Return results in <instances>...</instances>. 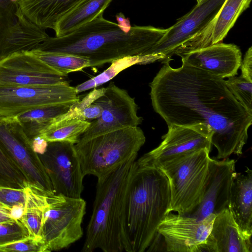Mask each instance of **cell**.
Masks as SVG:
<instances>
[{
    "instance_id": "cell-1",
    "label": "cell",
    "mask_w": 252,
    "mask_h": 252,
    "mask_svg": "<svg viewBox=\"0 0 252 252\" xmlns=\"http://www.w3.org/2000/svg\"><path fill=\"white\" fill-rule=\"evenodd\" d=\"M149 86L153 108L168 126H203L211 134L217 159L242 155L252 115L224 79L185 63L175 68L166 63Z\"/></svg>"
},
{
    "instance_id": "cell-2",
    "label": "cell",
    "mask_w": 252,
    "mask_h": 252,
    "mask_svg": "<svg viewBox=\"0 0 252 252\" xmlns=\"http://www.w3.org/2000/svg\"><path fill=\"white\" fill-rule=\"evenodd\" d=\"M166 30L134 26L126 31L101 14L63 36H49L36 48L84 57L90 67H98L126 57L146 55Z\"/></svg>"
},
{
    "instance_id": "cell-3",
    "label": "cell",
    "mask_w": 252,
    "mask_h": 252,
    "mask_svg": "<svg viewBox=\"0 0 252 252\" xmlns=\"http://www.w3.org/2000/svg\"><path fill=\"white\" fill-rule=\"evenodd\" d=\"M136 160L126 198L125 231L129 252H144L168 213L170 193L159 168L140 166Z\"/></svg>"
},
{
    "instance_id": "cell-4",
    "label": "cell",
    "mask_w": 252,
    "mask_h": 252,
    "mask_svg": "<svg viewBox=\"0 0 252 252\" xmlns=\"http://www.w3.org/2000/svg\"><path fill=\"white\" fill-rule=\"evenodd\" d=\"M137 155L97 179L82 252H129L125 231L126 198Z\"/></svg>"
},
{
    "instance_id": "cell-5",
    "label": "cell",
    "mask_w": 252,
    "mask_h": 252,
    "mask_svg": "<svg viewBox=\"0 0 252 252\" xmlns=\"http://www.w3.org/2000/svg\"><path fill=\"white\" fill-rule=\"evenodd\" d=\"M145 141L144 132L136 126L79 140L74 148L83 175L98 178L137 155Z\"/></svg>"
},
{
    "instance_id": "cell-6",
    "label": "cell",
    "mask_w": 252,
    "mask_h": 252,
    "mask_svg": "<svg viewBox=\"0 0 252 252\" xmlns=\"http://www.w3.org/2000/svg\"><path fill=\"white\" fill-rule=\"evenodd\" d=\"M210 151L203 149L157 167L168 181L170 193L168 213L176 212L187 215L200 204L205 189Z\"/></svg>"
},
{
    "instance_id": "cell-7",
    "label": "cell",
    "mask_w": 252,
    "mask_h": 252,
    "mask_svg": "<svg viewBox=\"0 0 252 252\" xmlns=\"http://www.w3.org/2000/svg\"><path fill=\"white\" fill-rule=\"evenodd\" d=\"M47 198L41 234L46 252H49L66 248L82 237L86 202L81 197L53 193H48Z\"/></svg>"
},
{
    "instance_id": "cell-8",
    "label": "cell",
    "mask_w": 252,
    "mask_h": 252,
    "mask_svg": "<svg viewBox=\"0 0 252 252\" xmlns=\"http://www.w3.org/2000/svg\"><path fill=\"white\" fill-rule=\"evenodd\" d=\"M80 100L68 82L29 87L0 86V119L15 117L38 107Z\"/></svg>"
},
{
    "instance_id": "cell-9",
    "label": "cell",
    "mask_w": 252,
    "mask_h": 252,
    "mask_svg": "<svg viewBox=\"0 0 252 252\" xmlns=\"http://www.w3.org/2000/svg\"><path fill=\"white\" fill-rule=\"evenodd\" d=\"M0 146L29 183L54 193L45 168L32 149L31 139L13 118L0 119Z\"/></svg>"
},
{
    "instance_id": "cell-10",
    "label": "cell",
    "mask_w": 252,
    "mask_h": 252,
    "mask_svg": "<svg viewBox=\"0 0 252 252\" xmlns=\"http://www.w3.org/2000/svg\"><path fill=\"white\" fill-rule=\"evenodd\" d=\"M51 181L54 193L81 197L84 178L74 144L67 142H48L46 150L38 154Z\"/></svg>"
},
{
    "instance_id": "cell-11",
    "label": "cell",
    "mask_w": 252,
    "mask_h": 252,
    "mask_svg": "<svg viewBox=\"0 0 252 252\" xmlns=\"http://www.w3.org/2000/svg\"><path fill=\"white\" fill-rule=\"evenodd\" d=\"M103 109L98 118L91 121L89 127L79 140H85L111 131L138 126L143 121L137 115L138 107L126 90L111 82L103 95L94 101Z\"/></svg>"
},
{
    "instance_id": "cell-12",
    "label": "cell",
    "mask_w": 252,
    "mask_h": 252,
    "mask_svg": "<svg viewBox=\"0 0 252 252\" xmlns=\"http://www.w3.org/2000/svg\"><path fill=\"white\" fill-rule=\"evenodd\" d=\"M225 0H202L188 13L178 19L146 55H160L162 63L183 44L200 33L214 19Z\"/></svg>"
},
{
    "instance_id": "cell-13",
    "label": "cell",
    "mask_w": 252,
    "mask_h": 252,
    "mask_svg": "<svg viewBox=\"0 0 252 252\" xmlns=\"http://www.w3.org/2000/svg\"><path fill=\"white\" fill-rule=\"evenodd\" d=\"M158 147L136 160L142 166L158 167L160 164L203 149H211V134L202 126H168Z\"/></svg>"
},
{
    "instance_id": "cell-14",
    "label": "cell",
    "mask_w": 252,
    "mask_h": 252,
    "mask_svg": "<svg viewBox=\"0 0 252 252\" xmlns=\"http://www.w3.org/2000/svg\"><path fill=\"white\" fill-rule=\"evenodd\" d=\"M65 77L31 51L15 52L0 59V86L50 85L66 82Z\"/></svg>"
},
{
    "instance_id": "cell-15",
    "label": "cell",
    "mask_w": 252,
    "mask_h": 252,
    "mask_svg": "<svg viewBox=\"0 0 252 252\" xmlns=\"http://www.w3.org/2000/svg\"><path fill=\"white\" fill-rule=\"evenodd\" d=\"M215 217L212 214L198 220L168 213L157 229L162 237L166 252H195L198 246L206 240Z\"/></svg>"
},
{
    "instance_id": "cell-16",
    "label": "cell",
    "mask_w": 252,
    "mask_h": 252,
    "mask_svg": "<svg viewBox=\"0 0 252 252\" xmlns=\"http://www.w3.org/2000/svg\"><path fill=\"white\" fill-rule=\"evenodd\" d=\"M235 165V160L228 158L221 160L210 158L202 199L195 209L185 216L201 220L229 208L231 188L236 173Z\"/></svg>"
},
{
    "instance_id": "cell-17",
    "label": "cell",
    "mask_w": 252,
    "mask_h": 252,
    "mask_svg": "<svg viewBox=\"0 0 252 252\" xmlns=\"http://www.w3.org/2000/svg\"><path fill=\"white\" fill-rule=\"evenodd\" d=\"M182 62L223 79L237 74L242 62L240 48L221 42L179 56Z\"/></svg>"
},
{
    "instance_id": "cell-18",
    "label": "cell",
    "mask_w": 252,
    "mask_h": 252,
    "mask_svg": "<svg viewBox=\"0 0 252 252\" xmlns=\"http://www.w3.org/2000/svg\"><path fill=\"white\" fill-rule=\"evenodd\" d=\"M252 252L251 237L245 235L229 209L216 215L206 240L195 252Z\"/></svg>"
},
{
    "instance_id": "cell-19",
    "label": "cell",
    "mask_w": 252,
    "mask_h": 252,
    "mask_svg": "<svg viewBox=\"0 0 252 252\" xmlns=\"http://www.w3.org/2000/svg\"><path fill=\"white\" fill-rule=\"evenodd\" d=\"M251 0H225L210 23L200 33L181 46L175 55L179 56L221 42L240 15L250 7Z\"/></svg>"
},
{
    "instance_id": "cell-20",
    "label": "cell",
    "mask_w": 252,
    "mask_h": 252,
    "mask_svg": "<svg viewBox=\"0 0 252 252\" xmlns=\"http://www.w3.org/2000/svg\"><path fill=\"white\" fill-rule=\"evenodd\" d=\"M83 0H17V7L30 22L53 30L59 21Z\"/></svg>"
},
{
    "instance_id": "cell-21",
    "label": "cell",
    "mask_w": 252,
    "mask_h": 252,
    "mask_svg": "<svg viewBox=\"0 0 252 252\" xmlns=\"http://www.w3.org/2000/svg\"><path fill=\"white\" fill-rule=\"evenodd\" d=\"M229 209L242 231L252 235V171L248 167L245 173L236 172L231 188Z\"/></svg>"
},
{
    "instance_id": "cell-22",
    "label": "cell",
    "mask_w": 252,
    "mask_h": 252,
    "mask_svg": "<svg viewBox=\"0 0 252 252\" xmlns=\"http://www.w3.org/2000/svg\"><path fill=\"white\" fill-rule=\"evenodd\" d=\"M25 190L26 201L23 213L19 220L28 230L30 237L42 240L43 218L47 206V195L50 192L29 183Z\"/></svg>"
},
{
    "instance_id": "cell-23",
    "label": "cell",
    "mask_w": 252,
    "mask_h": 252,
    "mask_svg": "<svg viewBox=\"0 0 252 252\" xmlns=\"http://www.w3.org/2000/svg\"><path fill=\"white\" fill-rule=\"evenodd\" d=\"M113 0H83L57 23L56 37L63 36L103 14Z\"/></svg>"
},
{
    "instance_id": "cell-24",
    "label": "cell",
    "mask_w": 252,
    "mask_h": 252,
    "mask_svg": "<svg viewBox=\"0 0 252 252\" xmlns=\"http://www.w3.org/2000/svg\"><path fill=\"white\" fill-rule=\"evenodd\" d=\"M74 103L54 104L35 108L13 118L20 124L28 136L32 140L48 126L54 119L69 110Z\"/></svg>"
},
{
    "instance_id": "cell-25",
    "label": "cell",
    "mask_w": 252,
    "mask_h": 252,
    "mask_svg": "<svg viewBox=\"0 0 252 252\" xmlns=\"http://www.w3.org/2000/svg\"><path fill=\"white\" fill-rule=\"evenodd\" d=\"M158 60L156 55L128 56L116 60L100 74L77 85V93L94 89L110 81L119 73L135 64H142Z\"/></svg>"
},
{
    "instance_id": "cell-26",
    "label": "cell",
    "mask_w": 252,
    "mask_h": 252,
    "mask_svg": "<svg viewBox=\"0 0 252 252\" xmlns=\"http://www.w3.org/2000/svg\"><path fill=\"white\" fill-rule=\"evenodd\" d=\"M90 124V121L76 118L65 120L50 124L39 136L48 142H67L75 144Z\"/></svg>"
},
{
    "instance_id": "cell-27",
    "label": "cell",
    "mask_w": 252,
    "mask_h": 252,
    "mask_svg": "<svg viewBox=\"0 0 252 252\" xmlns=\"http://www.w3.org/2000/svg\"><path fill=\"white\" fill-rule=\"evenodd\" d=\"M31 52L40 60L64 76L70 72L80 71L90 67L87 58L65 53L44 51L34 49Z\"/></svg>"
},
{
    "instance_id": "cell-28",
    "label": "cell",
    "mask_w": 252,
    "mask_h": 252,
    "mask_svg": "<svg viewBox=\"0 0 252 252\" xmlns=\"http://www.w3.org/2000/svg\"><path fill=\"white\" fill-rule=\"evenodd\" d=\"M28 183L20 168L0 146V186L24 189Z\"/></svg>"
},
{
    "instance_id": "cell-29",
    "label": "cell",
    "mask_w": 252,
    "mask_h": 252,
    "mask_svg": "<svg viewBox=\"0 0 252 252\" xmlns=\"http://www.w3.org/2000/svg\"><path fill=\"white\" fill-rule=\"evenodd\" d=\"M225 84L236 99L252 115V82L241 75L230 77L225 80Z\"/></svg>"
},
{
    "instance_id": "cell-30",
    "label": "cell",
    "mask_w": 252,
    "mask_h": 252,
    "mask_svg": "<svg viewBox=\"0 0 252 252\" xmlns=\"http://www.w3.org/2000/svg\"><path fill=\"white\" fill-rule=\"evenodd\" d=\"M30 237L29 233L19 219L0 223V246Z\"/></svg>"
},
{
    "instance_id": "cell-31",
    "label": "cell",
    "mask_w": 252,
    "mask_h": 252,
    "mask_svg": "<svg viewBox=\"0 0 252 252\" xmlns=\"http://www.w3.org/2000/svg\"><path fill=\"white\" fill-rule=\"evenodd\" d=\"M105 91V88L94 89L81 100L73 103L67 112L53 120L51 124L70 119H79L83 110L103 95Z\"/></svg>"
},
{
    "instance_id": "cell-32",
    "label": "cell",
    "mask_w": 252,
    "mask_h": 252,
    "mask_svg": "<svg viewBox=\"0 0 252 252\" xmlns=\"http://www.w3.org/2000/svg\"><path fill=\"white\" fill-rule=\"evenodd\" d=\"M0 252H46L43 241L32 237L0 246Z\"/></svg>"
},
{
    "instance_id": "cell-33",
    "label": "cell",
    "mask_w": 252,
    "mask_h": 252,
    "mask_svg": "<svg viewBox=\"0 0 252 252\" xmlns=\"http://www.w3.org/2000/svg\"><path fill=\"white\" fill-rule=\"evenodd\" d=\"M26 201L25 188L17 189L0 186V202L12 208L24 206Z\"/></svg>"
},
{
    "instance_id": "cell-34",
    "label": "cell",
    "mask_w": 252,
    "mask_h": 252,
    "mask_svg": "<svg viewBox=\"0 0 252 252\" xmlns=\"http://www.w3.org/2000/svg\"><path fill=\"white\" fill-rule=\"evenodd\" d=\"M102 110V107L94 101L83 110L79 119L92 121L100 117Z\"/></svg>"
},
{
    "instance_id": "cell-35",
    "label": "cell",
    "mask_w": 252,
    "mask_h": 252,
    "mask_svg": "<svg viewBox=\"0 0 252 252\" xmlns=\"http://www.w3.org/2000/svg\"><path fill=\"white\" fill-rule=\"evenodd\" d=\"M241 76L248 81L252 82V47H250L245 53L241 64Z\"/></svg>"
},
{
    "instance_id": "cell-36",
    "label": "cell",
    "mask_w": 252,
    "mask_h": 252,
    "mask_svg": "<svg viewBox=\"0 0 252 252\" xmlns=\"http://www.w3.org/2000/svg\"><path fill=\"white\" fill-rule=\"evenodd\" d=\"M48 142L40 136L32 139V146L33 151L37 154H42L46 150Z\"/></svg>"
},
{
    "instance_id": "cell-37",
    "label": "cell",
    "mask_w": 252,
    "mask_h": 252,
    "mask_svg": "<svg viewBox=\"0 0 252 252\" xmlns=\"http://www.w3.org/2000/svg\"><path fill=\"white\" fill-rule=\"evenodd\" d=\"M11 211L12 208L0 202V223L16 220L12 217Z\"/></svg>"
},
{
    "instance_id": "cell-38",
    "label": "cell",
    "mask_w": 252,
    "mask_h": 252,
    "mask_svg": "<svg viewBox=\"0 0 252 252\" xmlns=\"http://www.w3.org/2000/svg\"><path fill=\"white\" fill-rule=\"evenodd\" d=\"M116 20L118 25L126 31H129L131 28L129 18H126L124 14L120 12L116 15Z\"/></svg>"
},
{
    "instance_id": "cell-39",
    "label": "cell",
    "mask_w": 252,
    "mask_h": 252,
    "mask_svg": "<svg viewBox=\"0 0 252 252\" xmlns=\"http://www.w3.org/2000/svg\"><path fill=\"white\" fill-rule=\"evenodd\" d=\"M13 3L11 0H0V6L1 7H7L9 3Z\"/></svg>"
},
{
    "instance_id": "cell-40",
    "label": "cell",
    "mask_w": 252,
    "mask_h": 252,
    "mask_svg": "<svg viewBox=\"0 0 252 252\" xmlns=\"http://www.w3.org/2000/svg\"><path fill=\"white\" fill-rule=\"evenodd\" d=\"M202 0H196L197 2H199V1H201Z\"/></svg>"
}]
</instances>
